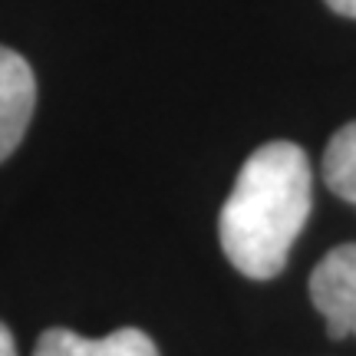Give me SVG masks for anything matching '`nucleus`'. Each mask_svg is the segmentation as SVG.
Instances as JSON below:
<instances>
[{
    "label": "nucleus",
    "mask_w": 356,
    "mask_h": 356,
    "mask_svg": "<svg viewBox=\"0 0 356 356\" xmlns=\"http://www.w3.org/2000/svg\"><path fill=\"white\" fill-rule=\"evenodd\" d=\"M33 356H162L149 333L139 327H122L102 340H89L66 327H53L37 340Z\"/></svg>",
    "instance_id": "4"
},
{
    "label": "nucleus",
    "mask_w": 356,
    "mask_h": 356,
    "mask_svg": "<svg viewBox=\"0 0 356 356\" xmlns=\"http://www.w3.org/2000/svg\"><path fill=\"white\" fill-rule=\"evenodd\" d=\"M307 152L293 142H264L248 155L218 215L221 251L244 277H277L314 204Z\"/></svg>",
    "instance_id": "1"
},
{
    "label": "nucleus",
    "mask_w": 356,
    "mask_h": 356,
    "mask_svg": "<svg viewBox=\"0 0 356 356\" xmlns=\"http://www.w3.org/2000/svg\"><path fill=\"white\" fill-rule=\"evenodd\" d=\"M37 106V79L20 53L0 47V162L20 145Z\"/></svg>",
    "instance_id": "3"
},
{
    "label": "nucleus",
    "mask_w": 356,
    "mask_h": 356,
    "mask_svg": "<svg viewBox=\"0 0 356 356\" xmlns=\"http://www.w3.org/2000/svg\"><path fill=\"white\" fill-rule=\"evenodd\" d=\"M333 13H340V17H353L356 20V0H323Z\"/></svg>",
    "instance_id": "6"
},
{
    "label": "nucleus",
    "mask_w": 356,
    "mask_h": 356,
    "mask_svg": "<svg viewBox=\"0 0 356 356\" xmlns=\"http://www.w3.org/2000/svg\"><path fill=\"white\" fill-rule=\"evenodd\" d=\"M0 356H17V343H13V333L7 330V323H0Z\"/></svg>",
    "instance_id": "7"
},
{
    "label": "nucleus",
    "mask_w": 356,
    "mask_h": 356,
    "mask_svg": "<svg viewBox=\"0 0 356 356\" xmlns=\"http://www.w3.org/2000/svg\"><path fill=\"white\" fill-rule=\"evenodd\" d=\"M310 300L333 340L356 337V241L337 244L310 274Z\"/></svg>",
    "instance_id": "2"
},
{
    "label": "nucleus",
    "mask_w": 356,
    "mask_h": 356,
    "mask_svg": "<svg viewBox=\"0 0 356 356\" xmlns=\"http://www.w3.org/2000/svg\"><path fill=\"white\" fill-rule=\"evenodd\" d=\"M323 181L327 188L356 208V122L333 132L323 152Z\"/></svg>",
    "instance_id": "5"
}]
</instances>
